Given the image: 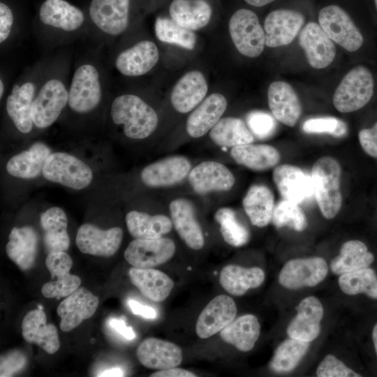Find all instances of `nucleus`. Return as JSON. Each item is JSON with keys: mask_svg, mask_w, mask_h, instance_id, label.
<instances>
[{"mask_svg": "<svg viewBox=\"0 0 377 377\" xmlns=\"http://www.w3.org/2000/svg\"><path fill=\"white\" fill-rule=\"evenodd\" d=\"M273 180L285 200L301 204L314 195L311 175L297 166L290 164L276 166L273 171Z\"/></svg>", "mask_w": 377, "mask_h": 377, "instance_id": "21", "label": "nucleus"}, {"mask_svg": "<svg viewBox=\"0 0 377 377\" xmlns=\"http://www.w3.org/2000/svg\"><path fill=\"white\" fill-rule=\"evenodd\" d=\"M372 339L377 355V323L375 325L372 330Z\"/></svg>", "mask_w": 377, "mask_h": 377, "instance_id": "59", "label": "nucleus"}, {"mask_svg": "<svg viewBox=\"0 0 377 377\" xmlns=\"http://www.w3.org/2000/svg\"><path fill=\"white\" fill-rule=\"evenodd\" d=\"M309 342L292 338L283 341L276 349L269 363L271 369L277 373L294 369L306 353Z\"/></svg>", "mask_w": 377, "mask_h": 377, "instance_id": "44", "label": "nucleus"}, {"mask_svg": "<svg viewBox=\"0 0 377 377\" xmlns=\"http://www.w3.org/2000/svg\"><path fill=\"white\" fill-rule=\"evenodd\" d=\"M110 115L115 124L122 126L124 135L133 140L149 137L159 123L154 108L140 96L133 93L116 96L111 104Z\"/></svg>", "mask_w": 377, "mask_h": 377, "instance_id": "2", "label": "nucleus"}, {"mask_svg": "<svg viewBox=\"0 0 377 377\" xmlns=\"http://www.w3.org/2000/svg\"><path fill=\"white\" fill-rule=\"evenodd\" d=\"M265 280V272L260 267H243L236 265L225 266L221 272L219 282L229 294L244 295L249 289L259 287Z\"/></svg>", "mask_w": 377, "mask_h": 377, "instance_id": "37", "label": "nucleus"}, {"mask_svg": "<svg viewBox=\"0 0 377 377\" xmlns=\"http://www.w3.org/2000/svg\"><path fill=\"white\" fill-rule=\"evenodd\" d=\"M131 311L135 314L147 319H154L157 317V312L151 306L140 303L134 300H129L127 302Z\"/></svg>", "mask_w": 377, "mask_h": 377, "instance_id": "54", "label": "nucleus"}, {"mask_svg": "<svg viewBox=\"0 0 377 377\" xmlns=\"http://www.w3.org/2000/svg\"><path fill=\"white\" fill-rule=\"evenodd\" d=\"M166 16L199 34L211 31L216 20L215 8L209 0H171Z\"/></svg>", "mask_w": 377, "mask_h": 377, "instance_id": "13", "label": "nucleus"}, {"mask_svg": "<svg viewBox=\"0 0 377 377\" xmlns=\"http://www.w3.org/2000/svg\"><path fill=\"white\" fill-rule=\"evenodd\" d=\"M126 223L128 232L135 239L161 237L172 228V222L167 216L149 215L138 211L128 212Z\"/></svg>", "mask_w": 377, "mask_h": 377, "instance_id": "42", "label": "nucleus"}, {"mask_svg": "<svg viewBox=\"0 0 377 377\" xmlns=\"http://www.w3.org/2000/svg\"><path fill=\"white\" fill-rule=\"evenodd\" d=\"M169 208L172 224L182 240L192 249H201L205 239L192 203L178 198L170 202Z\"/></svg>", "mask_w": 377, "mask_h": 377, "instance_id": "30", "label": "nucleus"}, {"mask_svg": "<svg viewBox=\"0 0 377 377\" xmlns=\"http://www.w3.org/2000/svg\"><path fill=\"white\" fill-rule=\"evenodd\" d=\"M40 226L43 230V243L50 253L66 251L70 246L67 232L68 219L64 211L58 207H52L40 214Z\"/></svg>", "mask_w": 377, "mask_h": 377, "instance_id": "35", "label": "nucleus"}, {"mask_svg": "<svg viewBox=\"0 0 377 377\" xmlns=\"http://www.w3.org/2000/svg\"><path fill=\"white\" fill-rule=\"evenodd\" d=\"M98 306V298L89 290L79 287L59 304L57 312L61 318L60 329L68 332L84 320L91 318Z\"/></svg>", "mask_w": 377, "mask_h": 377, "instance_id": "22", "label": "nucleus"}, {"mask_svg": "<svg viewBox=\"0 0 377 377\" xmlns=\"http://www.w3.org/2000/svg\"><path fill=\"white\" fill-rule=\"evenodd\" d=\"M169 88L168 99L171 108L179 114H188L210 92L207 68L195 61L177 76Z\"/></svg>", "mask_w": 377, "mask_h": 377, "instance_id": "4", "label": "nucleus"}, {"mask_svg": "<svg viewBox=\"0 0 377 377\" xmlns=\"http://www.w3.org/2000/svg\"><path fill=\"white\" fill-rule=\"evenodd\" d=\"M136 355L139 362L150 369L177 367L182 361V350L178 346L154 337L147 338L140 343Z\"/></svg>", "mask_w": 377, "mask_h": 377, "instance_id": "27", "label": "nucleus"}, {"mask_svg": "<svg viewBox=\"0 0 377 377\" xmlns=\"http://www.w3.org/2000/svg\"><path fill=\"white\" fill-rule=\"evenodd\" d=\"M220 89L210 91L186 117L185 130L193 138L207 134L223 117L228 105L227 94Z\"/></svg>", "mask_w": 377, "mask_h": 377, "instance_id": "14", "label": "nucleus"}, {"mask_svg": "<svg viewBox=\"0 0 377 377\" xmlns=\"http://www.w3.org/2000/svg\"><path fill=\"white\" fill-rule=\"evenodd\" d=\"M341 165L332 157H321L312 166L314 196L322 215L327 219L334 218L341 207Z\"/></svg>", "mask_w": 377, "mask_h": 377, "instance_id": "5", "label": "nucleus"}, {"mask_svg": "<svg viewBox=\"0 0 377 377\" xmlns=\"http://www.w3.org/2000/svg\"><path fill=\"white\" fill-rule=\"evenodd\" d=\"M193 190L198 194L212 191H227L233 186L235 179L224 165L212 161H204L194 167L188 175Z\"/></svg>", "mask_w": 377, "mask_h": 377, "instance_id": "25", "label": "nucleus"}, {"mask_svg": "<svg viewBox=\"0 0 377 377\" xmlns=\"http://www.w3.org/2000/svg\"><path fill=\"white\" fill-rule=\"evenodd\" d=\"M230 154L239 164L252 170L264 171L276 166L280 161L279 151L268 145H242L232 148Z\"/></svg>", "mask_w": 377, "mask_h": 377, "instance_id": "39", "label": "nucleus"}, {"mask_svg": "<svg viewBox=\"0 0 377 377\" xmlns=\"http://www.w3.org/2000/svg\"><path fill=\"white\" fill-rule=\"evenodd\" d=\"M246 123L258 139H267L273 135L276 129V119L273 115L261 110H253L246 117Z\"/></svg>", "mask_w": 377, "mask_h": 377, "instance_id": "49", "label": "nucleus"}, {"mask_svg": "<svg viewBox=\"0 0 377 377\" xmlns=\"http://www.w3.org/2000/svg\"><path fill=\"white\" fill-rule=\"evenodd\" d=\"M358 138L362 149L370 156L377 158V122L370 128L362 129Z\"/></svg>", "mask_w": 377, "mask_h": 377, "instance_id": "52", "label": "nucleus"}, {"mask_svg": "<svg viewBox=\"0 0 377 377\" xmlns=\"http://www.w3.org/2000/svg\"><path fill=\"white\" fill-rule=\"evenodd\" d=\"M42 173L46 179L75 190L87 188L93 179L92 170L87 164L65 152L51 153Z\"/></svg>", "mask_w": 377, "mask_h": 377, "instance_id": "9", "label": "nucleus"}, {"mask_svg": "<svg viewBox=\"0 0 377 377\" xmlns=\"http://www.w3.org/2000/svg\"><path fill=\"white\" fill-rule=\"evenodd\" d=\"M50 154V149L45 144L34 143L27 150L10 158L6 164V170L8 174L15 177L36 178L43 171Z\"/></svg>", "mask_w": 377, "mask_h": 377, "instance_id": "36", "label": "nucleus"}, {"mask_svg": "<svg viewBox=\"0 0 377 377\" xmlns=\"http://www.w3.org/2000/svg\"><path fill=\"white\" fill-rule=\"evenodd\" d=\"M26 357L20 351H13L1 357V377L11 376L26 364Z\"/></svg>", "mask_w": 377, "mask_h": 377, "instance_id": "51", "label": "nucleus"}, {"mask_svg": "<svg viewBox=\"0 0 377 377\" xmlns=\"http://www.w3.org/2000/svg\"><path fill=\"white\" fill-rule=\"evenodd\" d=\"M374 2H375V6H376V10H377V0H374Z\"/></svg>", "mask_w": 377, "mask_h": 377, "instance_id": "61", "label": "nucleus"}, {"mask_svg": "<svg viewBox=\"0 0 377 377\" xmlns=\"http://www.w3.org/2000/svg\"><path fill=\"white\" fill-rule=\"evenodd\" d=\"M272 221L277 228L287 226L297 232L304 230L308 225L300 204L285 199L274 207Z\"/></svg>", "mask_w": 377, "mask_h": 377, "instance_id": "47", "label": "nucleus"}, {"mask_svg": "<svg viewBox=\"0 0 377 377\" xmlns=\"http://www.w3.org/2000/svg\"><path fill=\"white\" fill-rule=\"evenodd\" d=\"M102 88L98 68L90 63L80 65L73 73L68 88V105L78 114L91 112L101 101Z\"/></svg>", "mask_w": 377, "mask_h": 377, "instance_id": "8", "label": "nucleus"}, {"mask_svg": "<svg viewBox=\"0 0 377 377\" xmlns=\"http://www.w3.org/2000/svg\"><path fill=\"white\" fill-rule=\"evenodd\" d=\"M374 87L371 72L364 66H355L346 74L334 93L335 108L346 113L363 108L371 98Z\"/></svg>", "mask_w": 377, "mask_h": 377, "instance_id": "7", "label": "nucleus"}, {"mask_svg": "<svg viewBox=\"0 0 377 377\" xmlns=\"http://www.w3.org/2000/svg\"><path fill=\"white\" fill-rule=\"evenodd\" d=\"M6 246L8 257L24 271L31 269L36 259L38 235L30 226L14 227L8 236Z\"/></svg>", "mask_w": 377, "mask_h": 377, "instance_id": "33", "label": "nucleus"}, {"mask_svg": "<svg viewBox=\"0 0 377 377\" xmlns=\"http://www.w3.org/2000/svg\"><path fill=\"white\" fill-rule=\"evenodd\" d=\"M242 204L253 226L262 228L271 222L275 206L274 195L267 186L263 184L251 186L243 198Z\"/></svg>", "mask_w": 377, "mask_h": 377, "instance_id": "38", "label": "nucleus"}, {"mask_svg": "<svg viewBox=\"0 0 377 377\" xmlns=\"http://www.w3.org/2000/svg\"><path fill=\"white\" fill-rule=\"evenodd\" d=\"M162 61L161 47L156 40L145 37L123 48L116 55L114 66L127 77L145 76Z\"/></svg>", "mask_w": 377, "mask_h": 377, "instance_id": "6", "label": "nucleus"}, {"mask_svg": "<svg viewBox=\"0 0 377 377\" xmlns=\"http://www.w3.org/2000/svg\"><path fill=\"white\" fill-rule=\"evenodd\" d=\"M297 315L287 327L290 338L310 342L316 339L320 332V321L323 317V307L314 296L302 300L296 306Z\"/></svg>", "mask_w": 377, "mask_h": 377, "instance_id": "24", "label": "nucleus"}, {"mask_svg": "<svg viewBox=\"0 0 377 377\" xmlns=\"http://www.w3.org/2000/svg\"><path fill=\"white\" fill-rule=\"evenodd\" d=\"M36 94V85L31 81L15 84L6 103V112L13 123L22 133H29L34 123L31 105Z\"/></svg>", "mask_w": 377, "mask_h": 377, "instance_id": "31", "label": "nucleus"}, {"mask_svg": "<svg viewBox=\"0 0 377 377\" xmlns=\"http://www.w3.org/2000/svg\"><path fill=\"white\" fill-rule=\"evenodd\" d=\"M260 325L258 318L252 314H246L233 320L220 332L221 339L233 345L237 349L246 352L251 350L259 338Z\"/></svg>", "mask_w": 377, "mask_h": 377, "instance_id": "40", "label": "nucleus"}, {"mask_svg": "<svg viewBox=\"0 0 377 377\" xmlns=\"http://www.w3.org/2000/svg\"><path fill=\"white\" fill-rule=\"evenodd\" d=\"M339 285L346 295L364 293L377 299V276L374 269L367 267L340 275Z\"/></svg>", "mask_w": 377, "mask_h": 377, "instance_id": "45", "label": "nucleus"}, {"mask_svg": "<svg viewBox=\"0 0 377 377\" xmlns=\"http://www.w3.org/2000/svg\"><path fill=\"white\" fill-rule=\"evenodd\" d=\"M302 129L307 133H327L337 138L343 137L348 132L346 124L334 117L309 119L304 122Z\"/></svg>", "mask_w": 377, "mask_h": 377, "instance_id": "48", "label": "nucleus"}, {"mask_svg": "<svg viewBox=\"0 0 377 377\" xmlns=\"http://www.w3.org/2000/svg\"><path fill=\"white\" fill-rule=\"evenodd\" d=\"M131 282L149 300H165L174 287L172 280L164 272L153 268L133 267L128 271Z\"/></svg>", "mask_w": 377, "mask_h": 377, "instance_id": "34", "label": "nucleus"}, {"mask_svg": "<svg viewBox=\"0 0 377 377\" xmlns=\"http://www.w3.org/2000/svg\"><path fill=\"white\" fill-rule=\"evenodd\" d=\"M246 3L249 5L256 7V8H260L263 7L265 6H267L276 0H244Z\"/></svg>", "mask_w": 377, "mask_h": 377, "instance_id": "58", "label": "nucleus"}, {"mask_svg": "<svg viewBox=\"0 0 377 377\" xmlns=\"http://www.w3.org/2000/svg\"><path fill=\"white\" fill-rule=\"evenodd\" d=\"M151 377H195L193 373L181 368L159 370L150 375Z\"/></svg>", "mask_w": 377, "mask_h": 377, "instance_id": "56", "label": "nucleus"}, {"mask_svg": "<svg viewBox=\"0 0 377 377\" xmlns=\"http://www.w3.org/2000/svg\"><path fill=\"white\" fill-rule=\"evenodd\" d=\"M212 140L217 145L234 147L252 143L254 135L242 119L235 117H222L209 131Z\"/></svg>", "mask_w": 377, "mask_h": 377, "instance_id": "41", "label": "nucleus"}, {"mask_svg": "<svg viewBox=\"0 0 377 377\" xmlns=\"http://www.w3.org/2000/svg\"><path fill=\"white\" fill-rule=\"evenodd\" d=\"M45 265L51 274L52 279L41 288V293L46 298L67 297L76 290L81 284L80 278L70 274L73 260L66 251L51 252L45 259Z\"/></svg>", "mask_w": 377, "mask_h": 377, "instance_id": "18", "label": "nucleus"}, {"mask_svg": "<svg viewBox=\"0 0 377 377\" xmlns=\"http://www.w3.org/2000/svg\"><path fill=\"white\" fill-rule=\"evenodd\" d=\"M237 306L226 295L213 298L203 309L196 322L195 331L201 339L209 338L221 332L235 318Z\"/></svg>", "mask_w": 377, "mask_h": 377, "instance_id": "23", "label": "nucleus"}, {"mask_svg": "<svg viewBox=\"0 0 377 377\" xmlns=\"http://www.w3.org/2000/svg\"><path fill=\"white\" fill-rule=\"evenodd\" d=\"M131 0H92L89 13L91 22L104 34L117 37L131 26Z\"/></svg>", "mask_w": 377, "mask_h": 377, "instance_id": "12", "label": "nucleus"}, {"mask_svg": "<svg viewBox=\"0 0 377 377\" xmlns=\"http://www.w3.org/2000/svg\"><path fill=\"white\" fill-rule=\"evenodd\" d=\"M220 225V231L224 241L239 247L246 244L250 239L248 228L237 217L235 211L228 207L219 209L214 216Z\"/></svg>", "mask_w": 377, "mask_h": 377, "instance_id": "46", "label": "nucleus"}, {"mask_svg": "<svg viewBox=\"0 0 377 377\" xmlns=\"http://www.w3.org/2000/svg\"><path fill=\"white\" fill-rule=\"evenodd\" d=\"M14 22L11 9L4 3H0V43L3 44L9 38Z\"/></svg>", "mask_w": 377, "mask_h": 377, "instance_id": "53", "label": "nucleus"}, {"mask_svg": "<svg viewBox=\"0 0 377 377\" xmlns=\"http://www.w3.org/2000/svg\"><path fill=\"white\" fill-rule=\"evenodd\" d=\"M268 105L274 117L293 127L302 114V106L296 92L284 81H274L267 88Z\"/></svg>", "mask_w": 377, "mask_h": 377, "instance_id": "26", "label": "nucleus"}, {"mask_svg": "<svg viewBox=\"0 0 377 377\" xmlns=\"http://www.w3.org/2000/svg\"><path fill=\"white\" fill-rule=\"evenodd\" d=\"M39 18L43 24L66 32L78 30L84 22L82 11L65 0H45Z\"/></svg>", "mask_w": 377, "mask_h": 377, "instance_id": "32", "label": "nucleus"}, {"mask_svg": "<svg viewBox=\"0 0 377 377\" xmlns=\"http://www.w3.org/2000/svg\"><path fill=\"white\" fill-rule=\"evenodd\" d=\"M226 36L234 50L241 56L255 59L260 57L265 46V34L257 14L251 9L241 8L228 19Z\"/></svg>", "mask_w": 377, "mask_h": 377, "instance_id": "3", "label": "nucleus"}, {"mask_svg": "<svg viewBox=\"0 0 377 377\" xmlns=\"http://www.w3.org/2000/svg\"><path fill=\"white\" fill-rule=\"evenodd\" d=\"M299 44L304 50L309 65L316 69L328 66L336 55L333 41L322 29L319 24L308 22L299 34Z\"/></svg>", "mask_w": 377, "mask_h": 377, "instance_id": "20", "label": "nucleus"}, {"mask_svg": "<svg viewBox=\"0 0 377 377\" xmlns=\"http://www.w3.org/2000/svg\"><path fill=\"white\" fill-rule=\"evenodd\" d=\"M97 376H103V377L124 376V371L120 368L114 367V368H111V369H108L102 371L101 374H99Z\"/></svg>", "mask_w": 377, "mask_h": 377, "instance_id": "57", "label": "nucleus"}, {"mask_svg": "<svg viewBox=\"0 0 377 377\" xmlns=\"http://www.w3.org/2000/svg\"><path fill=\"white\" fill-rule=\"evenodd\" d=\"M175 244L166 237L135 239L124 251V258L134 267L153 268L166 263L174 255Z\"/></svg>", "mask_w": 377, "mask_h": 377, "instance_id": "15", "label": "nucleus"}, {"mask_svg": "<svg viewBox=\"0 0 377 377\" xmlns=\"http://www.w3.org/2000/svg\"><path fill=\"white\" fill-rule=\"evenodd\" d=\"M318 23L333 42L347 51H357L363 43L362 35L350 15L337 5L323 8L318 13Z\"/></svg>", "mask_w": 377, "mask_h": 377, "instance_id": "11", "label": "nucleus"}, {"mask_svg": "<svg viewBox=\"0 0 377 377\" xmlns=\"http://www.w3.org/2000/svg\"><path fill=\"white\" fill-rule=\"evenodd\" d=\"M304 15L291 9L279 8L269 12L263 22L265 46L275 48L290 43L304 24Z\"/></svg>", "mask_w": 377, "mask_h": 377, "instance_id": "17", "label": "nucleus"}, {"mask_svg": "<svg viewBox=\"0 0 377 377\" xmlns=\"http://www.w3.org/2000/svg\"><path fill=\"white\" fill-rule=\"evenodd\" d=\"M4 88H5V86H4L3 81L2 79H1L0 80V97L1 98H2V96L3 95Z\"/></svg>", "mask_w": 377, "mask_h": 377, "instance_id": "60", "label": "nucleus"}, {"mask_svg": "<svg viewBox=\"0 0 377 377\" xmlns=\"http://www.w3.org/2000/svg\"><path fill=\"white\" fill-rule=\"evenodd\" d=\"M374 260V255L364 243L349 240L343 244L339 255L331 261L330 268L334 274L341 275L369 267Z\"/></svg>", "mask_w": 377, "mask_h": 377, "instance_id": "43", "label": "nucleus"}, {"mask_svg": "<svg viewBox=\"0 0 377 377\" xmlns=\"http://www.w3.org/2000/svg\"><path fill=\"white\" fill-rule=\"evenodd\" d=\"M328 266L320 257L298 258L288 261L279 275V281L286 288L296 290L313 287L326 277Z\"/></svg>", "mask_w": 377, "mask_h": 377, "instance_id": "16", "label": "nucleus"}, {"mask_svg": "<svg viewBox=\"0 0 377 377\" xmlns=\"http://www.w3.org/2000/svg\"><path fill=\"white\" fill-rule=\"evenodd\" d=\"M109 325L128 340L135 338V334L132 327H128L124 319L111 318L108 320Z\"/></svg>", "mask_w": 377, "mask_h": 377, "instance_id": "55", "label": "nucleus"}, {"mask_svg": "<svg viewBox=\"0 0 377 377\" xmlns=\"http://www.w3.org/2000/svg\"><path fill=\"white\" fill-rule=\"evenodd\" d=\"M122 238L123 231L119 227L102 230L84 223L77 230L75 242L82 253L108 258L117 253Z\"/></svg>", "mask_w": 377, "mask_h": 377, "instance_id": "19", "label": "nucleus"}, {"mask_svg": "<svg viewBox=\"0 0 377 377\" xmlns=\"http://www.w3.org/2000/svg\"><path fill=\"white\" fill-rule=\"evenodd\" d=\"M190 171L191 163L186 158L173 156L147 165L140 177L148 186H169L182 181Z\"/></svg>", "mask_w": 377, "mask_h": 377, "instance_id": "28", "label": "nucleus"}, {"mask_svg": "<svg viewBox=\"0 0 377 377\" xmlns=\"http://www.w3.org/2000/svg\"><path fill=\"white\" fill-rule=\"evenodd\" d=\"M68 89L56 77L47 80L36 92L31 105L34 125L45 128L53 124L68 105Z\"/></svg>", "mask_w": 377, "mask_h": 377, "instance_id": "10", "label": "nucleus"}, {"mask_svg": "<svg viewBox=\"0 0 377 377\" xmlns=\"http://www.w3.org/2000/svg\"><path fill=\"white\" fill-rule=\"evenodd\" d=\"M318 377L361 376L332 355H326L316 370Z\"/></svg>", "mask_w": 377, "mask_h": 377, "instance_id": "50", "label": "nucleus"}, {"mask_svg": "<svg viewBox=\"0 0 377 377\" xmlns=\"http://www.w3.org/2000/svg\"><path fill=\"white\" fill-rule=\"evenodd\" d=\"M154 31L162 61L171 71L194 63L202 50L204 43L199 33L179 26L166 15L156 17Z\"/></svg>", "mask_w": 377, "mask_h": 377, "instance_id": "1", "label": "nucleus"}, {"mask_svg": "<svg viewBox=\"0 0 377 377\" xmlns=\"http://www.w3.org/2000/svg\"><path fill=\"white\" fill-rule=\"evenodd\" d=\"M24 339L35 343L49 354L55 353L60 347L57 329L52 323L47 324V317L42 309L29 311L22 322Z\"/></svg>", "mask_w": 377, "mask_h": 377, "instance_id": "29", "label": "nucleus"}]
</instances>
